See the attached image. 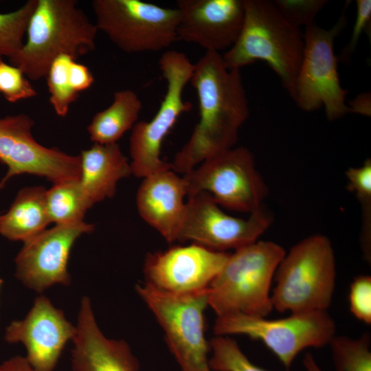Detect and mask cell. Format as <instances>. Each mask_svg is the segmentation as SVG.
<instances>
[{
	"label": "cell",
	"instance_id": "1",
	"mask_svg": "<svg viewBox=\"0 0 371 371\" xmlns=\"http://www.w3.org/2000/svg\"><path fill=\"white\" fill-rule=\"evenodd\" d=\"M190 82L198 96L199 121L170 163L172 170L183 175L233 148L249 115L240 69H228L219 52L205 51L194 64Z\"/></svg>",
	"mask_w": 371,
	"mask_h": 371
},
{
	"label": "cell",
	"instance_id": "2",
	"mask_svg": "<svg viewBox=\"0 0 371 371\" xmlns=\"http://www.w3.org/2000/svg\"><path fill=\"white\" fill-rule=\"evenodd\" d=\"M243 27L235 43L222 55L228 69L265 61L292 96L302 64L303 32L289 23L272 1L243 0Z\"/></svg>",
	"mask_w": 371,
	"mask_h": 371
},
{
	"label": "cell",
	"instance_id": "3",
	"mask_svg": "<svg viewBox=\"0 0 371 371\" xmlns=\"http://www.w3.org/2000/svg\"><path fill=\"white\" fill-rule=\"evenodd\" d=\"M98 31L77 1L37 0L27 27L26 41L10 61L27 78L38 80L45 78L59 55L76 60L93 52Z\"/></svg>",
	"mask_w": 371,
	"mask_h": 371
},
{
	"label": "cell",
	"instance_id": "4",
	"mask_svg": "<svg viewBox=\"0 0 371 371\" xmlns=\"http://www.w3.org/2000/svg\"><path fill=\"white\" fill-rule=\"evenodd\" d=\"M285 254L278 244L258 240L229 254L208 288V306L217 316L266 317L273 308L271 282Z\"/></svg>",
	"mask_w": 371,
	"mask_h": 371
},
{
	"label": "cell",
	"instance_id": "5",
	"mask_svg": "<svg viewBox=\"0 0 371 371\" xmlns=\"http://www.w3.org/2000/svg\"><path fill=\"white\" fill-rule=\"evenodd\" d=\"M273 280L271 302L278 311H327L336 282L335 258L330 240L317 234L298 242L280 262Z\"/></svg>",
	"mask_w": 371,
	"mask_h": 371
},
{
	"label": "cell",
	"instance_id": "6",
	"mask_svg": "<svg viewBox=\"0 0 371 371\" xmlns=\"http://www.w3.org/2000/svg\"><path fill=\"white\" fill-rule=\"evenodd\" d=\"M135 289L161 327L181 371H212L209 364L210 343L205 337L208 289L174 294L144 282L137 284Z\"/></svg>",
	"mask_w": 371,
	"mask_h": 371
},
{
	"label": "cell",
	"instance_id": "7",
	"mask_svg": "<svg viewBox=\"0 0 371 371\" xmlns=\"http://www.w3.org/2000/svg\"><path fill=\"white\" fill-rule=\"evenodd\" d=\"M213 330L216 336L243 335L262 341L289 370L304 349L329 344L336 324L327 311L291 313L276 319L232 313L217 316Z\"/></svg>",
	"mask_w": 371,
	"mask_h": 371
},
{
	"label": "cell",
	"instance_id": "8",
	"mask_svg": "<svg viewBox=\"0 0 371 371\" xmlns=\"http://www.w3.org/2000/svg\"><path fill=\"white\" fill-rule=\"evenodd\" d=\"M158 63L166 82L165 95L150 121L135 124L129 140L132 174L142 178L172 168L170 163L161 159L162 142L178 117L192 109L190 103L183 100V93L190 82L194 64L186 54L177 50L164 52Z\"/></svg>",
	"mask_w": 371,
	"mask_h": 371
},
{
	"label": "cell",
	"instance_id": "9",
	"mask_svg": "<svg viewBox=\"0 0 371 371\" xmlns=\"http://www.w3.org/2000/svg\"><path fill=\"white\" fill-rule=\"evenodd\" d=\"M345 10L330 29L322 28L316 23L305 27L303 58L291 96L305 111L324 106L330 121L349 113L346 104L348 91L341 86L338 58L334 52L335 38L347 25Z\"/></svg>",
	"mask_w": 371,
	"mask_h": 371
},
{
	"label": "cell",
	"instance_id": "10",
	"mask_svg": "<svg viewBox=\"0 0 371 371\" xmlns=\"http://www.w3.org/2000/svg\"><path fill=\"white\" fill-rule=\"evenodd\" d=\"M91 5L98 30L126 53L161 51L178 39L176 8L140 0H93Z\"/></svg>",
	"mask_w": 371,
	"mask_h": 371
},
{
	"label": "cell",
	"instance_id": "11",
	"mask_svg": "<svg viewBox=\"0 0 371 371\" xmlns=\"http://www.w3.org/2000/svg\"><path fill=\"white\" fill-rule=\"evenodd\" d=\"M187 196L210 194L218 205L249 214L262 209L268 188L255 166L253 154L240 146L220 152L183 175Z\"/></svg>",
	"mask_w": 371,
	"mask_h": 371
},
{
	"label": "cell",
	"instance_id": "12",
	"mask_svg": "<svg viewBox=\"0 0 371 371\" xmlns=\"http://www.w3.org/2000/svg\"><path fill=\"white\" fill-rule=\"evenodd\" d=\"M34 124L24 113L0 116V161L8 167L0 190L10 178L22 174L43 177L54 184L79 180L80 156L38 143L32 133Z\"/></svg>",
	"mask_w": 371,
	"mask_h": 371
},
{
	"label": "cell",
	"instance_id": "13",
	"mask_svg": "<svg viewBox=\"0 0 371 371\" xmlns=\"http://www.w3.org/2000/svg\"><path fill=\"white\" fill-rule=\"evenodd\" d=\"M272 218L262 208L244 219L229 216L205 192L188 196L177 241H192L212 250L238 249L257 241Z\"/></svg>",
	"mask_w": 371,
	"mask_h": 371
},
{
	"label": "cell",
	"instance_id": "14",
	"mask_svg": "<svg viewBox=\"0 0 371 371\" xmlns=\"http://www.w3.org/2000/svg\"><path fill=\"white\" fill-rule=\"evenodd\" d=\"M94 229L82 221L56 225L23 243L15 258V276L27 288L41 293L49 287L69 286L67 270L71 249L76 239Z\"/></svg>",
	"mask_w": 371,
	"mask_h": 371
},
{
	"label": "cell",
	"instance_id": "15",
	"mask_svg": "<svg viewBox=\"0 0 371 371\" xmlns=\"http://www.w3.org/2000/svg\"><path fill=\"white\" fill-rule=\"evenodd\" d=\"M229 254L192 243L149 253L144 263L145 282L161 291L187 294L208 289Z\"/></svg>",
	"mask_w": 371,
	"mask_h": 371
},
{
	"label": "cell",
	"instance_id": "16",
	"mask_svg": "<svg viewBox=\"0 0 371 371\" xmlns=\"http://www.w3.org/2000/svg\"><path fill=\"white\" fill-rule=\"evenodd\" d=\"M76 331L64 312L44 295L36 297L25 317L11 322L4 339L10 344L21 343L25 356L39 371H54L61 354Z\"/></svg>",
	"mask_w": 371,
	"mask_h": 371
},
{
	"label": "cell",
	"instance_id": "17",
	"mask_svg": "<svg viewBox=\"0 0 371 371\" xmlns=\"http://www.w3.org/2000/svg\"><path fill=\"white\" fill-rule=\"evenodd\" d=\"M177 38L205 51L229 49L240 33L243 0H178Z\"/></svg>",
	"mask_w": 371,
	"mask_h": 371
},
{
	"label": "cell",
	"instance_id": "18",
	"mask_svg": "<svg viewBox=\"0 0 371 371\" xmlns=\"http://www.w3.org/2000/svg\"><path fill=\"white\" fill-rule=\"evenodd\" d=\"M72 339L71 371H139V363L124 339L108 338L96 321L91 299L80 302Z\"/></svg>",
	"mask_w": 371,
	"mask_h": 371
},
{
	"label": "cell",
	"instance_id": "19",
	"mask_svg": "<svg viewBox=\"0 0 371 371\" xmlns=\"http://www.w3.org/2000/svg\"><path fill=\"white\" fill-rule=\"evenodd\" d=\"M137 190L136 205L140 216L171 243L183 219L187 196L186 182L172 168L144 178Z\"/></svg>",
	"mask_w": 371,
	"mask_h": 371
},
{
	"label": "cell",
	"instance_id": "20",
	"mask_svg": "<svg viewBox=\"0 0 371 371\" xmlns=\"http://www.w3.org/2000/svg\"><path fill=\"white\" fill-rule=\"evenodd\" d=\"M79 156V183L92 205L113 196L117 182L132 175L131 164L117 143L94 144Z\"/></svg>",
	"mask_w": 371,
	"mask_h": 371
},
{
	"label": "cell",
	"instance_id": "21",
	"mask_svg": "<svg viewBox=\"0 0 371 371\" xmlns=\"http://www.w3.org/2000/svg\"><path fill=\"white\" fill-rule=\"evenodd\" d=\"M46 190L41 186L21 190L8 211L0 214V234L25 243L51 223L46 205Z\"/></svg>",
	"mask_w": 371,
	"mask_h": 371
},
{
	"label": "cell",
	"instance_id": "22",
	"mask_svg": "<svg viewBox=\"0 0 371 371\" xmlns=\"http://www.w3.org/2000/svg\"><path fill=\"white\" fill-rule=\"evenodd\" d=\"M142 109V102L133 90L115 91L111 105L96 113L87 126L91 140L100 144L117 143L133 128Z\"/></svg>",
	"mask_w": 371,
	"mask_h": 371
},
{
	"label": "cell",
	"instance_id": "23",
	"mask_svg": "<svg viewBox=\"0 0 371 371\" xmlns=\"http://www.w3.org/2000/svg\"><path fill=\"white\" fill-rule=\"evenodd\" d=\"M46 205L51 223L67 225L82 221L93 205L76 180L54 184L47 190Z\"/></svg>",
	"mask_w": 371,
	"mask_h": 371
},
{
	"label": "cell",
	"instance_id": "24",
	"mask_svg": "<svg viewBox=\"0 0 371 371\" xmlns=\"http://www.w3.org/2000/svg\"><path fill=\"white\" fill-rule=\"evenodd\" d=\"M329 345L336 371H371L369 333L357 339L335 335Z\"/></svg>",
	"mask_w": 371,
	"mask_h": 371
},
{
	"label": "cell",
	"instance_id": "25",
	"mask_svg": "<svg viewBox=\"0 0 371 371\" xmlns=\"http://www.w3.org/2000/svg\"><path fill=\"white\" fill-rule=\"evenodd\" d=\"M348 180L347 189L355 193L362 213L361 243L363 256L370 262L371 257V160L368 158L363 165L350 168L346 172Z\"/></svg>",
	"mask_w": 371,
	"mask_h": 371
},
{
	"label": "cell",
	"instance_id": "26",
	"mask_svg": "<svg viewBox=\"0 0 371 371\" xmlns=\"http://www.w3.org/2000/svg\"><path fill=\"white\" fill-rule=\"evenodd\" d=\"M37 0H29L17 10L0 13V58H13L23 45L29 20Z\"/></svg>",
	"mask_w": 371,
	"mask_h": 371
},
{
	"label": "cell",
	"instance_id": "27",
	"mask_svg": "<svg viewBox=\"0 0 371 371\" xmlns=\"http://www.w3.org/2000/svg\"><path fill=\"white\" fill-rule=\"evenodd\" d=\"M72 59L69 55L60 54L51 63L46 79L49 96V102L56 113L60 116L67 115L70 105L79 96L71 87L68 75L69 65Z\"/></svg>",
	"mask_w": 371,
	"mask_h": 371
},
{
	"label": "cell",
	"instance_id": "28",
	"mask_svg": "<svg viewBox=\"0 0 371 371\" xmlns=\"http://www.w3.org/2000/svg\"><path fill=\"white\" fill-rule=\"evenodd\" d=\"M209 343L212 371H268L253 363L228 336H216Z\"/></svg>",
	"mask_w": 371,
	"mask_h": 371
},
{
	"label": "cell",
	"instance_id": "29",
	"mask_svg": "<svg viewBox=\"0 0 371 371\" xmlns=\"http://www.w3.org/2000/svg\"><path fill=\"white\" fill-rule=\"evenodd\" d=\"M0 93L10 102H16L37 95L23 72L2 58H0Z\"/></svg>",
	"mask_w": 371,
	"mask_h": 371
},
{
	"label": "cell",
	"instance_id": "30",
	"mask_svg": "<svg viewBox=\"0 0 371 371\" xmlns=\"http://www.w3.org/2000/svg\"><path fill=\"white\" fill-rule=\"evenodd\" d=\"M284 19L293 26L307 27L313 24L317 14L328 3L326 0L272 1Z\"/></svg>",
	"mask_w": 371,
	"mask_h": 371
},
{
	"label": "cell",
	"instance_id": "31",
	"mask_svg": "<svg viewBox=\"0 0 371 371\" xmlns=\"http://www.w3.org/2000/svg\"><path fill=\"white\" fill-rule=\"evenodd\" d=\"M350 311L359 320L371 324V277L360 275L350 285L348 295Z\"/></svg>",
	"mask_w": 371,
	"mask_h": 371
},
{
	"label": "cell",
	"instance_id": "32",
	"mask_svg": "<svg viewBox=\"0 0 371 371\" xmlns=\"http://www.w3.org/2000/svg\"><path fill=\"white\" fill-rule=\"evenodd\" d=\"M357 13L352 33L347 45L343 49L338 60L346 62L350 58L357 48V45L361 34L370 30L371 21V1H356Z\"/></svg>",
	"mask_w": 371,
	"mask_h": 371
},
{
	"label": "cell",
	"instance_id": "33",
	"mask_svg": "<svg viewBox=\"0 0 371 371\" xmlns=\"http://www.w3.org/2000/svg\"><path fill=\"white\" fill-rule=\"evenodd\" d=\"M68 75L71 87L78 93L89 89L94 82L89 69L75 59H72L69 65Z\"/></svg>",
	"mask_w": 371,
	"mask_h": 371
},
{
	"label": "cell",
	"instance_id": "34",
	"mask_svg": "<svg viewBox=\"0 0 371 371\" xmlns=\"http://www.w3.org/2000/svg\"><path fill=\"white\" fill-rule=\"evenodd\" d=\"M0 371H39L35 369L25 356L16 355L0 363Z\"/></svg>",
	"mask_w": 371,
	"mask_h": 371
},
{
	"label": "cell",
	"instance_id": "35",
	"mask_svg": "<svg viewBox=\"0 0 371 371\" xmlns=\"http://www.w3.org/2000/svg\"><path fill=\"white\" fill-rule=\"evenodd\" d=\"M371 97L368 92H363L352 101L349 102V113H355L366 116H370Z\"/></svg>",
	"mask_w": 371,
	"mask_h": 371
},
{
	"label": "cell",
	"instance_id": "36",
	"mask_svg": "<svg viewBox=\"0 0 371 371\" xmlns=\"http://www.w3.org/2000/svg\"><path fill=\"white\" fill-rule=\"evenodd\" d=\"M302 363L305 371H323L311 353L305 354Z\"/></svg>",
	"mask_w": 371,
	"mask_h": 371
},
{
	"label": "cell",
	"instance_id": "37",
	"mask_svg": "<svg viewBox=\"0 0 371 371\" xmlns=\"http://www.w3.org/2000/svg\"><path fill=\"white\" fill-rule=\"evenodd\" d=\"M2 284H3V280L1 278H0V290H1V286H2Z\"/></svg>",
	"mask_w": 371,
	"mask_h": 371
}]
</instances>
